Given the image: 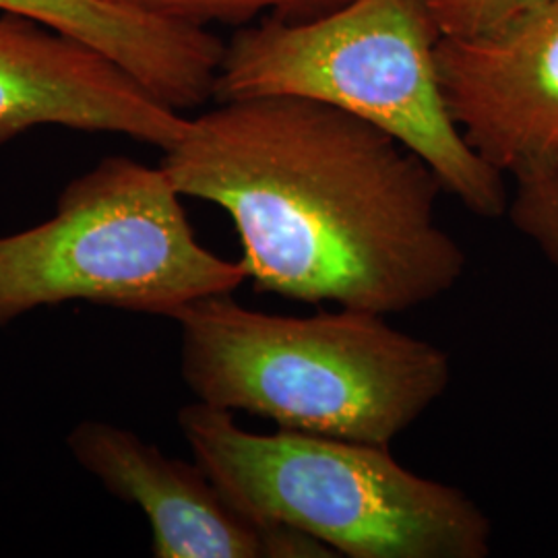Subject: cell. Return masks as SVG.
Returning <instances> with one entry per match:
<instances>
[{"mask_svg":"<svg viewBox=\"0 0 558 558\" xmlns=\"http://www.w3.org/2000/svg\"><path fill=\"white\" fill-rule=\"evenodd\" d=\"M163 151L182 197L221 207L257 292L393 315L445 296L468 255L439 221L433 168L320 101H216Z\"/></svg>","mask_w":558,"mask_h":558,"instance_id":"6da1fadb","label":"cell"},{"mask_svg":"<svg viewBox=\"0 0 558 558\" xmlns=\"http://www.w3.org/2000/svg\"><path fill=\"white\" fill-rule=\"evenodd\" d=\"M174 320L180 375L197 401L294 433L389 447L445 396L453 375L442 348L368 311L286 317L220 294Z\"/></svg>","mask_w":558,"mask_h":558,"instance_id":"7a4b0ae2","label":"cell"},{"mask_svg":"<svg viewBox=\"0 0 558 558\" xmlns=\"http://www.w3.org/2000/svg\"><path fill=\"white\" fill-rule=\"evenodd\" d=\"M426 0H348L317 17L260 20L226 44L214 101L290 96L366 120L410 147L482 220L509 209L505 174L470 147L440 85Z\"/></svg>","mask_w":558,"mask_h":558,"instance_id":"3957f363","label":"cell"},{"mask_svg":"<svg viewBox=\"0 0 558 558\" xmlns=\"http://www.w3.org/2000/svg\"><path fill=\"white\" fill-rule=\"evenodd\" d=\"M193 459L253 518L281 523L348 558H486L493 523L458 486L403 468L389 447L244 430L195 401L179 412Z\"/></svg>","mask_w":558,"mask_h":558,"instance_id":"277c9868","label":"cell"},{"mask_svg":"<svg viewBox=\"0 0 558 558\" xmlns=\"http://www.w3.org/2000/svg\"><path fill=\"white\" fill-rule=\"evenodd\" d=\"M246 279L199 244L161 166L112 156L62 189L50 220L0 236V327L64 302L174 319Z\"/></svg>","mask_w":558,"mask_h":558,"instance_id":"5b68a950","label":"cell"},{"mask_svg":"<svg viewBox=\"0 0 558 558\" xmlns=\"http://www.w3.org/2000/svg\"><path fill=\"white\" fill-rule=\"evenodd\" d=\"M440 85L461 135L513 179L558 177V0L499 27L442 38Z\"/></svg>","mask_w":558,"mask_h":558,"instance_id":"8992f818","label":"cell"},{"mask_svg":"<svg viewBox=\"0 0 558 558\" xmlns=\"http://www.w3.org/2000/svg\"><path fill=\"white\" fill-rule=\"evenodd\" d=\"M66 447L108 493L140 507L154 558L338 557L319 539L242 511L197 461L168 458L126 428L83 420Z\"/></svg>","mask_w":558,"mask_h":558,"instance_id":"52a82bcc","label":"cell"},{"mask_svg":"<svg viewBox=\"0 0 558 558\" xmlns=\"http://www.w3.org/2000/svg\"><path fill=\"white\" fill-rule=\"evenodd\" d=\"M186 124L92 46L0 13V145L38 126H64L166 151Z\"/></svg>","mask_w":558,"mask_h":558,"instance_id":"ba28073f","label":"cell"},{"mask_svg":"<svg viewBox=\"0 0 558 558\" xmlns=\"http://www.w3.org/2000/svg\"><path fill=\"white\" fill-rule=\"evenodd\" d=\"M0 13L92 46L177 112L214 100L226 44L207 27L110 0H0Z\"/></svg>","mask_w":558,"mask_h":558,"instance_id":"9c48e42d","label":"cell"},{"mask_svg":"<svg viewBox=\"0 0 558 558\" xmlns=\"http://www.w3.org/2000/svg\"><path fill=\"white\" fill-rule=\"evenodd\" d=\"M143 13L207 27L242 25L255 20H306L333 11L348 0H110Z\"/></svg>","mask_w":558,"mask_h":558,"instance_id":"30bf717a","label":"cell"},{"mask_svg":"<svg viewBox=\"0 0 558 558\" xmlns=\"http://www.w3.org/2000/svg\"><path fill=\"white\" fill-rule=\"evenodd\" d=\"M507 214L558 271V177L515 179V197Z\"/></svg>","mask_w":558,"mask_h":558,"instance_id":"8fae6325","label":"cell"},{"mask_svg":"<svg viewBox=\"0 0 558 558\" xmlns=\"http://www.w3.org/2000/svg\"><path fill=\"white\" fill-rule=\"evenodd\" d=\"M442 38H470L513 20L539 0H426Z\"/></svg>","mask_w":558,"mask_h":558,"instance_id":"7c38bea8","label":"cell"}]
</instances>
